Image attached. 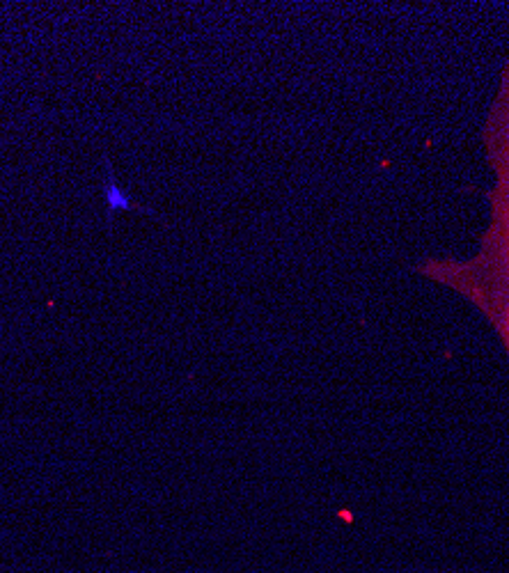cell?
Instances as JSON below:
<instances>
[{
	"label": "cell",
	"mask_w": 509,
	"mask_h": 573,
	"mask_svg": "<svg viewBox=\"0 0 509 573\" xmlns=\"http://www.w3.org/2000/svg\"><path fill=\"white\" fill-rule=\"evenodd\" d=\"M104 165H106L104 195H106V202H108V225H110V220H113V211H117V209H138V206L131 204L129 195H124V193H122V191L117 189L115 177H113V168H110V159H108V154L104 156ZM138 211H142V209H138Z\"/></svg>",
	"instance_id": "7a4b0ae2"
},
{
	"label": "cell",
	"mask_w": 509,
	"mask_h": 573,
	"mask_svg": "<svg viewBox=\"0 0 509 573\" xmlns=\"http://www.w3.org/2000/svg\"><path fill=\"white\" fill-rule=\"evenodd\" d=\"M482 149L491 184L478 248L466 257L422 259L417 271L480 310L509 356V46L482 122Z\"/></svg>",
	"instance_id": "6da1fadb"
}]
</instances>
